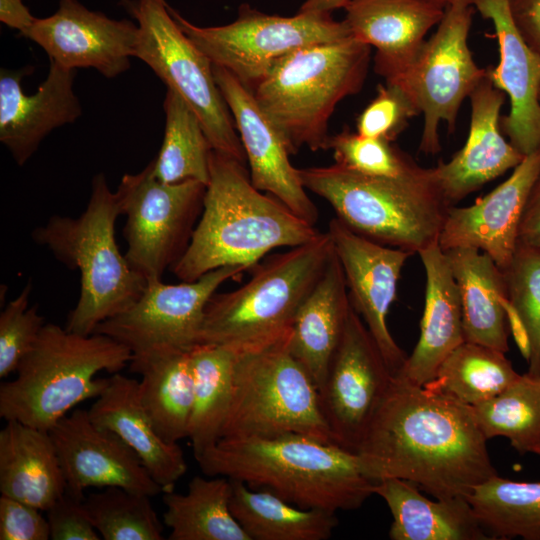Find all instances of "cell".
<instances>
[{
	"label": "cell",
	"instance_id": "6da1fadb",
	"mask_svg": "<svg viewBox=\"0 0 540 540\" xmlns=\"http://www.w3.org/2000/svg\"><path fill=\"white\" fill-rule=\"evenodd\" d=\"M472 409L393 375L357 450L374 483L398 478L436 499L467 497L497 475Z\"/></svg>",
	"mask_w": 540,
	"mask_h": 540
},
{
	"label": "cell",
	"instance_id": "7a4b0ae2",
	"mask_svg": "<svg viewBox=\"0 0 540 540\" xmlns=\"http://www.w3.org/2000/svg\"><path fill=\"white\" fill-rule=\"evenodd\" d=\"M196 460L208 476L239 480L305 509L353 510L374 494L357 453L302 434L221 438Z\"/></svg>",
	"mask_w": 540,
	"mask_h": 540
},
{
	"label": "cell",
	"instance_id": "3957f363",
	"mask_svg": "<svg viewBox=\"0 0 540 540\" xmlns=\"http://www.w3.org/2000/svg\"><path fill=\"white\" fill-rule=\"evenodd\" d=\"M319 233L279 199L258 190L244 163L213 150L200 219L171 271L181 281H195L224 266L253 268L271 250L305 244Z\"/></svg>",
	"mask_w": 540,
	"mask_h": 540
},
{
	"label": "cell",
	"instance_id": "277c9868",
	"mask_svg": "<svg viewBox=\"0 0 540 540\" xmlns=\"http://www.w3.org/2000/svg\"><path fill=\"white\" fill-rule=\"evenodd\" d=\"M120 215L116 193L105 175L97 173L87 206L78 217L52 215L31 233L36 244L80 273V295L65 325L71 332L94 333L100 323L131 307L147 285L117 245L115 224Z\"/></svg>",
	"mask_w": 540,
	"mask_h": 540
},
{
	"label": "cell",
	"instance_id": "5b68a950",
	"mask_svg": "<svg viewBox=\"0 0 540 540\" xmlns=\"http://www.w3.org/2000/svg\"><path fill=\"white\" fill-rule=\"evenodd\" d=\"M131 357L107 335L45 324L15 378L0 386V417L49 431L73 407L105 390L109 377L95 378L97 373H117Z\"/></svg>",
	"mask_w": 540,
	"mask_h": 540
},
{
	"label": "cell",
	"instance_id": "8992f818",
	"mask_svg": "<svg viewBox=\"0 0 540 540\" xmlns=\"http://www.w3.org/2000/svg\"><path fill=\"white\" fill-rule=\"evenodd\" d=\"M305 188L326 200L352 231L418 254L438 244L451 205L432 168L398 177H372L337 164L299 169Z\"/></svg>",
	"mask_w": 540,
	"mask_h": 540
},
{
	"label": "cell",
	"instance_id": "52a82bcc",
	"mask_svg": "<svg viewBox=\"0 0 540 540\" xmlns=\"http://www.w3.org/2000/svg\"><path fill=\"white\" fill-rule=\"evenodd\" d=\"M370 51L351 36L305 46L278 60L251 90L291 155L302 147L328 150L329 120L344 98L361 90Z\"/></svg>",
	"mask_w": 540,
	"mask_h": 540
},
{
	"label": "cell",
	"instance_id": "ba28073f",
	"mask_svg": "<svg viewBox=\"0 0 540 540\" xmlns=\"http://www.w3.org/2000/svg\"><path fill=\"white\" fill-rule=\"evenodd\" d=\"M332 253L328 232H320L313 240L256 264L241 287L215 292L209 299L198 344L252 350L285 336Z\"/></svg>",
	"mask_w": 540,
	"mask_h": 540
},
{
	"label": "cell",
	"instance_id": "9c48e42d",
	"mask_svg": "<svg viewBox=\"0 0 540 540\" xmlns=\"http://www.w3.org/2000/svg\"><path fill=\"white\" fill-rule=\"evenodd\" d=\"M289 334L241 354L220 439L302 434L335 443L317 387L289 350Z\"/></svg>",
	"mask_w": 540,
	"mask_h": 540
},
{
	"label": "cell",
	"instance_id": "30bf717a",
	"mask_svg": "<svg viewBox=\"0 0 540 540\" xmlns=\"http://www.w3.org/2000/svg\"><path fill=\"white\" fill-rule=\"evenodd\" d=\"M137 21L135 57L179 94L199 118L213 150L246 164L231 112L210 59L182 31L165 0H120Z\"/></svg>",
	"mask_w": 540,
	"mask_h": 540
},
{
	"label": "cell",
	"instance_id": "8fae6325",
	"mask_svg": "<svg viewBox=\"0 0 540 540\" xmlns=\"http://www.w3.org/2000/svg\"><path fill=\"white\" fill-rule=\"evenodd\" d=\"M182 31L210 59L250 90L274 64L291 52L350 36L345 22L329 13L301 12L291 17L270 15L244 3L237 18L222 26L200 27L169 6Z\"/></svg>",
	"mask_w": 540,
	"mask_h": 540
},
{
	"label": "cell",
	"instance_id": "7c38bea8",
	"mask_svg": "<svg viewBox=\"0 0 540 540\" xmlns=\"http://www.w3.org/2000/svg\"><path fill=\"white\" fill-rule=\"evenodd\" d=\"M206 184L187 180L165 183L153 173V161L123 175L115 191L129 265L147 281L162 279L183 257L200 219Z\"/></svg>",
	"mask_w": 540,
	"mask_h": 540
},
{
	"label": "cell",
	"instance_id": "4fadbf2b",
	"mask_svg": "<svg viewBox=\"0 0 540 540\" xmlns=\"http://www.w3.org/2000/svg\"><path fill=\"white\" fill-rule=\"evenodd\" d=\"M473 6L445 9L436 31L426 39L411 63L395 77L385 80L402 87L423 114L419 150L436 154L441 150L439 126H456L462 102L487 75L468 46Z\"/></svg>",
	"mask_w": 540,
	"mask_h": 540
},
{
	"label": "cell",
	"instance_id": "5bb4252c",
	"mask_svg": "<svg viewBox=\"0 0 540 540\" xmlns=\"http://www.w3.org/2000/svg\"><path fill=\"white\" fill-rule=\"evenodd\" d=\"M251 269L224 266L179 284L148 280L131 307L100 323L94 333L113 338L132 355L157 349L190 350L198 344L204 310L212 295L223 283Z\"/></svg>",
	"mask_w": 540,
	"mask_h": 540
},
{
	"label": "cell",
	"instance_id": "9a60e30c",
	"mask_svg": "<svg viewBox=\"0 0 540 540\" xmlns=\"http://www.w3.org/2000/svg\"><path fill=\"white\" fill-rule=\"evenodd\" d=\"M392 378L376 342L351 305L340 343L318 389L323 416L337 445L356 453Z\"/></svg>",
	"mask_w": 540,
	"mask_h": 540
},
{
	"label": "cell",
	"instance_id": "2e32d148",
	"mask_svg": "<svg viewBox=\"0 0 540 540\" xmlns=\"http://www.w3.org/2000/svg\"><path fill=\"white\" fill-rule=\"evenodd\" d=\"M327 232L345 275L350 303L395 375L407 356L393 339L386 319L396 299L402 268L413 254L372 241L337 217L330 220Z\"/></svg>",
	"mask_w": 540,
	"mask_h": 540
},
{
	"label": "cell",
	"instance_id": "e0dca14e",
	"mask_svg": "<svg viewBox=\"0 0 540 540\" xmlns=\"http://www.w3.org/2000/svg\"><path fill=\"white\" fill-rule=\"evenodd\" d=\"M138 25L92 11L78 0H60L54 14L37 18L23 34L39 45L50 62L76 70L94 68L115 78L130 68L138 41Z\"/></svg>",
	"mask_w": 540,
	"mask_h": 540
},
{
	"label": "cell",
	"instance_id": "ac0fdd59",
	"mask_svg": "<svg viewBox=\"0 0 540 540\" xmlns=\"http://www.w3.org/2000/svg\"><path fill=\"white\" fill-rule=\"evenodd\" d=\"M63 471L66 491L84 499L90 487H121L154 497L163 493L136 452L117 434L95 424L88 410L76 409L49 431Z\"/></svg>",
	"mask_w": 540,
	"mask_h": 540
},
{
	"label": "cell",
	"instance_id": "d6986e66",
	"mask_svg": "<svg viewBox=\"0 0 540 540\" xmlns=\"http://www.w3.org/2000/svg\"><path fill=\"white\" fill-rule=\"evenodd\" d=\"M213 73L244 148L252 184L315 226L318 208L302 183L299 169L290 162L291 154L279 130L247 86L223 67L213 64Z\"/></svg>",
	"mask_w": 540,
	"mask_h": 540
},
{
	"label": "cell",
	"instance_id": "ffe728a7",
	"mask_svg": "<svg viewBox=\"0 0 540 540\" xmlns=\"http://www.w3.org/2000/svg\"><path fill=\"white\" fill-rule=\"evenodd\" d=\"M539 177L540 148L526 155L504 182L474 204L450 206L438 239L441 249L476 248L504 270L517 251L522 214Z\"/></svg>",
	"mask_w": 540,
	"mask_h": 540
},
{
	"label": "cell",
	"instance_id": "44dd1931",
	"mask_svg": "<svg viewBox=\"0 0 540 540\" xmlns=\"http://www.w3.org/2000/svg\"><path fill=\"white\" fill-rule=\"evenodd\" d=\"M32 71V66L0 71V141L19 166L54 129L75 122L82 114L73 91L76 70L50 62L46 79L29 95L22 89V79Z\"/></svg>",
	"mask_w": 540,
	"mask_h": 540
},
{
	"label": "cell",
	"instance_id": "7402d4cb",
	"mask_svg": "<svg viewBox=\"0 0 540 540\" xmlns=\"http://www.w3.org/2000/svg\"><path fill=\"white\" fill-rule=\"evenodd\" d=\"M473 6L492 22L498 40L499 63L488 67V74L510 101L501 130L526 156L540 148V55L517 29L509 0H474Z\"/></svg>",
	"mask_w": 540,
	"mask_h": 540
},
{
	"label": "cell",
	"instance_id": "603a6c76",
	"mask_svg": "<svg viewBox=\"0 0 540 540\" xmlns=\"http://www.w3.org/2000/svg\"><path fill=\"white\" fill-rule=\"evenodd\" d=\"M469 99L471 117L465 144L448 162L441 160L432 168L439 189L451 206L514 169L525 157L502 135L500 111L505 93L493 85L488 68Z\"/></svg>",
	"mask_w": 540,
	"mask_h": 540
},
{
	"label": "cell",
	"instance_id": "cb8c5ba5",
	"mask_svg": "<svg viewBox=\"0 0 540 540\" xmlns=\"http://www.w3.org/2000/svg\"><path fill=\"white\" fill-rule=\"evenodd\" d=\"M344 9L350 36L376 48L374 70L385 80L411 63L445 13L428 0H350Z\"/></svg>",
	"mask_w": 540,
	"mask_h": 540
},
{
	"label": "cell",
	"instance_id": "d4e9b609",
	"mask_svg": "<svg viewBox=\"0 0 540 540\" xmlns=\"http://www.w3.org/2000/svg\"><path fill=\"white\" fill-rule=\"evenodd\" d=\"M91 420L117 434L141 459L163 492L173 490L187 464L178 443L156 432L139 397V381L113 373L105 390L88 409Z\"/></svg>",
	"mask_w": 540,
	"mask_h": 540
},
{
	"label": "cell",
	"instance_id": "484cf974",
	"mask_svg": "<svg viewBox=\"0 0 540 540\" xmlns=\"http://www.w3.org/2000/svg\"><path fill=\"white\" fill-rule=\"evenodd\" d=\"M418 255L426 275L420 337L395 375L424 386L446 356L465 340L459 290L445 252L436 244Z\"/></svg>",
	"mask_w": 540,
	"mask_h": 540
},
{
	"label": "cell",
	"instance_id": "4316f807",
	"mask_svg": "<svg viewBox=\"0 0 540 540\" xmlns=\"http://www.w3.org/2000/svg\"><path fill=\"white\" fill-rule=\"evenodd\" d=\"M350 309L345 275L333 248L324 272L299 307L288 338L291 354L317 390L340 343Z\"/></svg>",
	"mask_w": 540,
	"mask_h": 540
},
{
	"label": "cell",
	"instance_id": "83f0119b",
	"mask_svg": "<svg viewBox=\"0 0 540 540\" xmlns=\"http://www.w3.org/2000/svg\"><path fill=\"white\" fill-rule=\"evenodd\" d=\"M66 491L48 431L7 420L0 431V492L46 512Z\"/></svg>",
	"mask_w": 540,
	"mask_h": 540
},
{
	"label": "cell",
	"instance_id": "f1b7e54d",
	"mask_svg": "<svg viewBox=\"0 0 540 540\" xmlns=\"http://www.w3.org/2000/svg\"><path fill=\"white\" fill-rule=\"evenodd\" d=\"M444 252L459 290L464 340L506 353L510 328L503 304L508 296L503 271L476 248Z\"/></svg>",
	"mask_w": 540,
	"mask_h": 540
},
{
	"label": "cell",
	"instance_id": "f546056e",
	"mask_svg": "<svg viewBox=\"0 0 540 540\" xmlns=\"http://www.w3.org/2000/svg\"><path fill=\"white\" fill-rule=\"evenodd\" d=\"M373 493L392 514V540H492L465 497L433 501L413 483L398 478L375 482Z\"/></svg>",
	"mask_w": 540,
	"mask_h": 540
},
{
	"label": "cell",
	"instance_id": "4dcf8cb0",
	"mask_svg": "<svg viewBox=\"0 0 540 540\" xmlns=\"http://www.w3.org/2000/svg\"><path fill=\"white\" fill-rule=\"evenodd\" d=\"M129 367L141 376L140 401L159 436L171 443L187 438L194 393L191 349L132 355Z\"/></svg>",
	"mask_w": 540,
	"mask_h": 540
},
{
	"label": "cell",
	"instance_id": "1f68e13d",
	"mask_svg": "<svg viewBox=\"0 0 540 540\" xmlns=\"http://www.w3.org/2000/svg\"><path fill=\"white\" fill-rule=\"evenodd\" d=\"M230 481V510L250 540H326L338 525L334 512L301 508L268 490Z\"/></svg>",
	"mask_w": 540,
	"mask_h": 540
},
{
	"label": "cell",
	"instance_id": "d6a6232c",
	"mask_svg": "<svg viewBox=\"0 0 540 540\" xmlns=\"http://www.w3.org/2000/svg\"><path fill=\"white\" fill-rule=\"evenodd\" d=\"M227 477L194 476L186 493L163 492V522L170 540H250L230 510Z\"/></svg>",
	"mask_w": 540,
	"mask_h": 540
},
{
	"label": "cell",
	"instance_id": "836d02e7",
	"mask_svg": "<svg viewBox=\"0 0 540 540\" xmlns=\"http://www.w3.org/2000/svg\"><path fill=\"white\" fill-rule=\"evenodd\" d=\"M245 351L249 350L213 344H198L191 349L194 393L187 438L195 459L220 439L235 368Z\"/></svg>",
	"mask_w": 540,
	"mask_h": 540
},
{
	"label": "cell",
	"instance_id": "e575fe53",
	"mask_svg": "<svg viewBox=\"0 0 540 540\" xmlns=\"http://www.w3.org/2000/svg\"><path fill=\"white\" fill-rule=\"evenodd\" d=\"M520 377L505 353L464 341L446 356L424 387L472 407L501 393Z\"/></svg>",
	"mask_w": 540,
	"mask_h": 540
},
{
	"label": "cell",
	"instance_id": "d590c367",
	"mask_svg": "<svg viewBox=\"0 0 540 540\" xmlns=\"http://www.w3.org/2000/svg\"><path fill=\"white\" fill-rule=\"evenodd\" d=\"M165 129L153 173L165 183L196 180L208 184L213 147L203 126L185 100L167 89L163 101Z\"/></svg>",
	"mask_w": 540,
	"mask_h": 540
},
{
	"label": "cell",
	"instance_id": "8d00e7d4",
	"mask_svg": "<svg viewBox=\"0 0 540 540\" xmlns=\"http://www.w3.org/2000/svg\"><path fill=\"white\" fill-rule=\"evenodd\" d=\"M486 533L494 539L540 540V482L497 475L466 497Z\"/></svg>",
	"mask_w": 540,
	"mask_h": 540
},
{
	"label": "cell",
	"instance_id": "74e56055",
	"mask_svg": "<svg viewBox=\"0 0 540 540\" xmlns=\"http://www.w3.org/2000/svg\"><path fill=\"white\" fill-rule=\"evenodd\" d=\"M487 440L506 437L520 454L540 455V379L523 374L496 396L471 407Z\"/></svg>",
	"mask_w": 540,
	"mask_h": 540
},
{
	"label": "cell",
	"instance_id": "f35d334b",
	"mask_svg": "<svg viewBox=\"0 0 540 540\" xmlns=\"http://www.w3.org/2000/svg\"><path fill=\"white\" fill-rule=\"evenodd\" d=\"M148 495L107 487L83 500L87 515L105 540H162L163 524Z\"/></svg>",
	"mask_w": 540,
	"mask_h": 540
},
{
	"label": "cell",
	"instance_id": "ab89813d",
	"mask_svg": "<svg viewBox=\"0 0 540 540\" xmlns=\"http://www.w3.org/2000/svg\"><path fill=\"white\" fill-rule=\"evenodd\" d=\"M502 271L508 307L520 322L528 346L527 374L540 379V252L518 247Z\"/></svg>",
	"mask_w": 540,
	"mask_h": 540
},
{
	"label": "cell",
	"instance_id": "60d3db41",
	"mask_svg": "<svg viewBox=\"0 0 540 540\" xmlns=\"http://www.w3.org/2000/svg\"><path fill=\"white\" fill-rule=\"evenodd\" d=\"M329 149L333 152L335 164L367 176L398 178L422 168L392 142L347 129L330 135Z\"/></svg>",
	"mask_w": 540,
	"mask_h": 540
},
{
	"label": "cell",
	"instance_id": "b9f144b4",
	"mask_svg": "<svg viewBox=\"0 0 540 540\" xmlns=\"http://www.w3.org/2000/svg\"><path fill=\"white\" fill-rule=\"evenodd\" d=\"M29 280L20 293L0 313V377H8L36 342L44 317L37 305L30 306Z\"/></svg>",
	"mask_w": 540,
	"mask_h": 540
},
{
	"label": "cell",
	"instance_id": "7bdbcfd3",
	"mask_svg": "<svg viewBox=\"0 0 540 540\" xmlns=\"http://www.w3.org/2000/svg\"><path fill=\"white\" fill-rule=\"evenodd\" d=\"M420 114L419 108L402 87L385 82L378 85L376 96L358 115L356 132L393 142L410 119Z\"/></svg>",
	"mask_w": 540,
	"mask_h": 540
},
{
	"label": "cell",
	"instance_id": "ee69618b",
	"mask_svg": "<svg viewBox=\"0 0 540 540\" xmlns=\"http://www.w3.org/2000/svg\"><path fill=\"white\" fill-rule=\"evenodd\" d=\"M42 510L1 495L0 497V540H48L50 527Z\"/></svg>",
	"mask_w": 540,
	"mask_h": 540
},
{
	"label": "cell",
	"instance_id": "f6af8a7d",
	"mask_svg": "<svg viewBox=\"0 0 540 540\" xmlns=\"http://www.w3.org/2000/svg\"><path fill=\"white\" fill-rule=\"evenodd\" d=\"M84 499L67 491L46 511L52 540H99L85 510Z\"/></svg>",
	"mask_w": 540,
	"mask_h": 540
},
{
	"label": "cell",
	"instance_id": "bcb514c9",
	"mask_svg": "<svg viewBox=\"0 0 540 540\" xmlns=\"http://www.w3.org/2000/svg\"><path fill=\"white\" fill-rule=\"evenodd\" d=\"M517 29L528 46L540 55V0H509Z\"/></svg>",
	"mask_w": 540,
	"mask_h": 540
},
{
	"label": "cell",
	"instance_id": "7dc6e473",
	"mask_svg": "<svg viewBox=\"0 0 540 540\" xmlns=\"http://www.w3.org/2000/svg\"><path fill=\"white\" fill-rule=\"evenodd\" d=\"M518 247L540 252V177L531 190L522 214Z\"/></svg>",
	"mask_w": 540,
	"mask_h": 540
},
{
	"label": "cell",
	"instance_id": "c3c4849f",
	"mask_svg": "<svg viewBox=\"0 0 540 540\" xmlns=\"http://www.w3.org/2000/svg\"><path fill=\"white\" fill-rule=\"evenodd\" d=\"M23 0H0V21L20 36L36 21Z\"/></svg>",
	"mask_w": 540,
	"mask_h": 540
},
{
	"label": "cell",
	"instance_id": "681fc988",
	"mask_svg": "<svg viewBox=\"0 0 540 540\" xmlns=\"http://www.w3.org/2000/svg\"><path fill=\"white\" fill-rule=\"evenodd\" d=\"M349 1L350 0H305L299 11L331 14L337 9H344Z\"/></svg>",
	"mask_w": 540,
	"mask_h": 540
},
{
	"label": "cell",
	"instance_id": "f907efd6",
	"mask_svg": "<svg viewBox=\"0 0 540 540\" xmlns=\"http://www.w3.org/2000/svg\"><path fill=\"white\" fill-rule=\"evenodd\" d=\"M444 9L455 6V5H465L473 6L474 0H428Z\"/></svg>",
	"mask_w": 540,
	"mask_h": 540
}]
</instances>
